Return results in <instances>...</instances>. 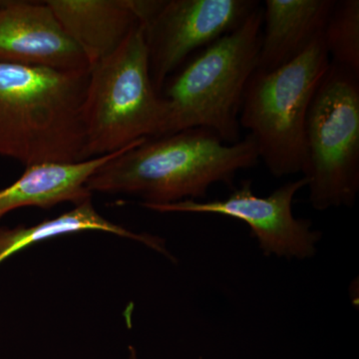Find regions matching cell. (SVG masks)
I'll use <instances>...</instances> for the list:
<instances>
[{
    "mask_svg": "<svg viewBox=\"0 0 359 359\" xmlns=\"http://www.w3.org/2000/svg\"><path fill=\"white\" fill-rule=\"evenodd\" d=\"M128 359H140V358H139V354L137 353L134 346H129Z\"/></svg>",
    "mask_w": 359,
    "mask_h": 359,
    "instance_id": "cell-15",
    "label": "cell"
},
{
    "mask_svg": "<svg viewBox=\"0 0 359 359\" xmlns=\"http://www.w3.org/2000/svg\"><path fill=\"white\" fill-rule=\"evenodd\" d=\"M82 119L87 159L163 136L166 106L151 78L142 23L92 66Z\"/></svg>",
    "mask_w": 359,
    "mask_h": 359,
    "instance_id": "cell-4",
    "label": "cell"
},
{
    "mask_svg": "<svg viewBox=\"0 0 359 359\" xmlns=\"http://www.w3.org/2000/svg\"><path fill=\"white\" fill-rule=\"evenodd\" d=\"M259 6L256 0H157L142 25L158 93L190 54L237 29Z\"/></svg>",
    "mask_w": 359,
    "mask_h": 359,
    "instance_id": "cell-7",
    "label": "cell"
},
{
    "mask_svg": "<svg viewBox=\"0 0 359 359\" xmlns=\"http://www.w3.org/2000/svg\"><path fill=\"white\" fill-rule=\"evenodd\" d=\"M142 142L112 154L79 163H48L26 167L20 179L11 186L0 189V219L20 208L49 209L61 203L70 202L78 205L91 200L92 193L86 185L92 175L116 156Z\"/></svg>",
    "mask_w": 359,
    "mask_h": 359,
    "instance_id": "cell-12",
    "label": "cell"
},
{
    "mask_svg": "<svg viewBox=\"0 0 359 359\" xmlns=\"http://www.w3.org/2000/svg\"><path fill=\"white\" fill-rule=\"evenodd\" d=\"M306 180L313 209L353 207L359 191V75L330 63L304 127Z\"/></svg>",
    "mask_w": 359,
    "mask_h": 359,
    "instance_id": "cell-6",
    "label": "cell"
},
{
    "mask_svg": "<svg viewBox=\"0 0 359 359\" xmlns=\"http://www.w3.org/2000/svg\"><path fill=\"white\" fill-rule=\"evenodd\" d=\"M259 161L252 135L235 144L202 128L146 139L116 156L92 175L90 192L128 194L142 205L204 201L216 184L231 186L238 172Z\"/></svg>",
    "mask_w": 359,
    "mask_h": 359,
    "instance_id": "cell-1",
    "label": "cell"
},
{
    "mask_svg": "<svg viewBox=\"0 0 359 359\" xmlns=\"http://www.w3.org/2000/svg\"><path fill=\"white\" fill-rule=\"evenodd\" d=\"M4 0H0V6H1L2 4H4Z\"/></svg>",
    "mask_w": 359,
    "mask_h": 359,
    "instance_id": "cell-16",
    "label": "cell"
},
{
    "mask_svg": "<svg viewBox=\"0 0 359 359\" xmlns=\"http://www.w3.org/2000/svg\"><path fill=\"white\" fill-rule=\"evenodd\" d=\"M306 184L302 176L261 197L254 193L252 181L247 180L224 199L183 201L150 210L230 217L249 226L264 256L304 261L316 256L323 238L321 231L313 230L309 219L297 218L292 212L294 196Z\"/></svg>",
    "mask_w": 359,
    "mask_h": 359,
    "instance_id": "cell-8",
    "label": "cell"
},
{
    "mask_svg": "<svg viewBox=\"0 0 359 359\" xmlns=\"http://www.w3.org/2000/svg\"><path fill=\"white\" fill-rule=\"evenodd\" d=\"M330 63L359 75V1H335L323 32Z\"/></svg>",
    "mask_w": 359,
    "mask_h": 359,
    "instance_id": "cell-14",
    "label": "cell"
},
{
    "mask_svg": "<svg viewBox=\"0 0 359 359\" xmlns=\"http://www.w3.org/2000/svg\"><path fill=\"white\" fill-rule=\"evenodd\" d=\"M330 65L321 34L294 60L250 77L238 121L256 141L259 160L273 176L304 172L306 115Z\"/></svg>",
    "mask_w": 359,
    "mask_h": 359,
    "instance_id": "cell-5",
    "label": "cell"
},
{
    "mask_svg": "<svg viewBox=\"0 0 359 359\" xmlns=\"http://www.w3.org/2000/svg\"><path fill=\"white\" fill-rule=\"evenodd\" d=\"M90 67L107 57L141 23L140 0H47Z\"/></svg>",
    "mask_w": 359,
    "mask_h": 359,
    "instance_id": "cell-10",
    "label": "cell"
},
{
    "mask_svg": "<svg viewBox=\"0 0 359 359\" xmlns=\"http://www.w3.org/2000/svg\"><path fill=\"white\" fill-rule=\"evenodd\" d=\"M334 0H266L256 71L287 65L323 34Z\"/></svg>",
    "mask_w": 359,
    "mask_h": 359,
    "instance_id": "cell-11",
    "label": "cell"
},
{
    "mask_svg": "<svg viewBox=\"0 0 359 359\" xmlns=\"http://www.w3.org/2000/svg\"><path fill=\"white\" fill-rule=\"evenodd\" d=\"M263 28L259 6L237 29L208 45L169 78L161 91L166 106L164 135L209 130L226 144L241 137V107L257 69Z\"/></svg>",
    "mask_w": 359,
    "mask_h": 359,
    "instance_id": "cell-3",
    "label": "cell"
},
{
    "mask_svg": "<svg viewBox=\"0 0 359 359\" xmlns=\"http://www.w3.org/2000/svg\"><path fill=\"white\" fill-rule=\"evenodd\" d=\"M0 60L62 71L91 69L45 1L4 0L0 6Z\"/></svg>",
    "mask_w": 359,
    "mask_h": 359,
    "instance_id": "cell-9",
    "label": "cell"
},
{
    "mask_svg": "<svg viewBox=\"0 0 359 359\" xmlns=\"http://www.w3.org/2000/svg\"><path fill=\"white\" fill-rule=\"evenodd\" d=\"M89 74L0 60V156L26 167L88 160L82 108Z\"/></svg>",
    "mask_w": 359,
    "mask_h": 359,
    "instance_id": "cell-2",
    "label": "cell"
},
{
    "mask_svg": "<svg viewBox=\"0 0 359 359\" xmlns=\"http://www.w3.org/2000/svg\"><path fill=\"white\" fill-rule=\"evenodd\" d=\"M85 231H105L137 241L175 261L162 238L149 233H134L111 223L96 211L91 200H88L57 218L47 219L35 226L0 229V264L15 252L47 238Z\"/></svg>",
    "mask_w": 359,
    "mask_h": 359,
    "instance_id": "cell-13",
    "label": "cell"
}]
</instances>
